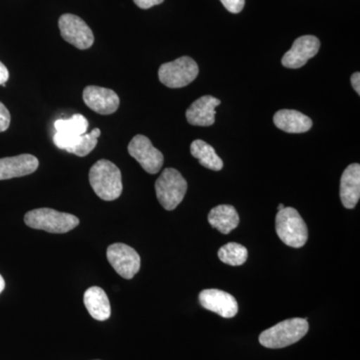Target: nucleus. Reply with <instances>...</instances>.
Here are the masks:
<instances>
[{"label":"nucleus","mask_w":360,"mask_h":360,"mask_svg":"<svg viewBox=\"0 0 360 360\" xmlns=\"http://www.w3.org/2000/svg\"><path fill=\"white\" fill-rule=\"evenodd\" d=\"M321 49V41L314 35H303L293 42L290 51L284 54L281 63L284 68H302L310 58H314Z\"/></svg>","instance_id":"11"},{"label":"nucleus","mask_w":360,"mask_h":360,"mask_svg":"<svg viewBox=\"0 0 360 360\" xmlns=\"http://www.w3.org/2000/svg\"><path fill=\"white\" fill-rule=\"evenodd\" d=\"M85 104L99 115H112L120 108V97L113 90L89 85L84 91Z\"/></svg>","instance_id":"12"},{"label":"nucleus","mask_w":360,"mask_h":360,"mask_svg":"<svg viewBox=\"0 0 360 360\" xmlns=\"http://www.w3.org/2000/svg\"><path fill=\"white\" fill-rule=\"evenodd\" d=\"M134 1L139 8L148 9L151 8L153 6L162 4L165 0H134Z\"/></svg>","instance_id":"24"},{"label":"nucleus","mask_w":360,"mask_h":360,"mask_svg":"<svg viewBox=\"0 0 360 360\" xmlns=\"http://www.w3.org/2000/svg\"><path fill=\"white\" fill-rule=\"evenodd\" d=\"M11 113L4 103H0V132L6 131L11 124Z\"/></svg>","instance_id":"23"},{"label":"nucleus","mask_w":360,"mask_h":360,"mask_svg":"<svg viewBox=\"0 0 360 360\" xmlns=\"http://www.w3.org/2000/svg\"><path fill=\"white\" fill-rule=\"evenodd\" d=\"M208 222L221 233L229 234L238 226V213L232 205L215 206L208 214Z\"/></svg>","instance_id":"19"},{"label":"nucleus","mask_w":360,"mask_h":360,"mask_svg":"<svg viewBox=\"0 0 360 360\" xmlns=\"http://www.w3.org/2000/svg\"><path fill=\"white\" fill-rule=\"evenodd\" d=\"M200 68L189 56H182L172 63H163L158 70L160 82L169 89H181L198 77Z\"/></svg>","instance_id":"6"},{"label":"nucleus","mask_w":360,"mask_h":360,"mask_svg":"<svg viewBox=\"0 0 360 360\" xmlns=\"http://www.w3.org/2000/svg\"><path fill=\"white\" fill-rule=\"evenodd\" d=\"M39 161L32 155L0 158V180L15 179L32 174L39 168Z\"/></svg>","instance_id":"15"},{"label":"nucleus","mask_w":360,"mask_h":360,"mask_svg":"<svg viewBox=\"0 0 360 360\" xmlns=\"http://www.w3.org/2000/svg\"><path fill=\"white\" fill-rule=\"evenodd\" d=\"M200 302L205 309L220 315L224 319H232L238 312V304L234 296L219 290H202Z\"/></svg>","instance_id":"13"},{"label":"nucleus","mask_w":360,"mask_h":360,"mask_svg":"<svg viewBox=\"0 0 360 360\" xmlns=\"http://www.w3.org/2000/svg\"><path fill=\"white\" fill-rule=\"evenodd\" d=\"M4 286H6V283H4V277L0 276V293H1L2 291H4Z\"/></svg>","instance_id":"27"},{"label":"nucleus","mask_w":360,"mask_h":360,"mask_svg":"<svg viewBox=\"0 0 360 360\" xmlns=\"http://www.w3.org/2000/svg\"><path fill=\"white\" fill-rule=\"evenodd\" d=\"M352 85L357 94H360V73L354 72L352 75Z\"/></svg>","instance_id":"26"},{"label":"nucleus","mask_w":360,"mask_h":360,"mask_svg":"<svg viewBox=\"0 0 360 360\" xmlns=\"http://www.w3.org/2000/svg\"><path fill=\"white\" fill-rule=\"evenodd\" d=\"M61 37L78 49H89L94 42V35L84 20L75 14L66 13L58 21Z\"/></svg>","instance_id":"8"},{"label":"nucleus","mask_w":360,"mask_h":360,"mask_svg":"<svg viewBox=\"0 0 360 360\" xmlns=\"http://www.w3.org/2000/svg\"><path fill=\"white\" fill-rule=\"evenodd\" d=\"M191 153L193 158L200 161L202 167L219 172L224 167L221 158L215 153L214 148L201 139H196L191 146Z\"/></svg>","instance_id":"20"},{"label":"nucleus","mask_w":360,"mask_h":360,"mask_svg":"<svg viewBox=\"0 0 360 360\" xmlns=\"http://www.w3.org/2000/svg\"><path fill=\"white\" fill-rule=\"evenodd\" d=\"M307 319H286L260 333L259 342L262 347L278 349L295 345L309 333Z\"/></svg>","instance_id":"2"},{"label":"nucleus","mask_w":360,"mask_h":360,"mask_svg":"<svg viewBox=\"0 0 360 360\" xmlns=\"http://www.w3.org/2000/svg\"><path fill=\"white\" fill-rule=\"evenodd\" d=\"M274 122L277 129L288 134H303L311 129L314 124L309 116L292 110L277 111L274 116Z\"/></svg>","instance_id":"17"},{"label":"nucleus","mask_w":360,"mask_h":360,"mask_svg":"<svg viewBox=\"0 0 360 360\" xmlns=\"http://www.w3.org/2000/svg\"><path fill=\"white\" fill-rule=\"evenodd\" d=\"M25 222L33 229H40L51 233H66L78 226L79 219L70 213L44 207L26 213Z\"/></svg>","instance_id":"3"},{"label":"nucleus","mask_w":360,"mask_h":360,"mask_svg":"<svg viewBox=\"0 0 360 360\" xmlns=\"http://www.w3.org/2000/svg\"><path fill=\"white\" fill-rule=\"evenodd\" d=\"M221 101L212 96H205L194 101L186 110V120L189 124L195 127H210L214 124L215 108L220 105Z\"/></svg>","instance_id":"14"},{"label":"nucleus","mask_w":360,"mask_h":360,"mask_svg":"<svg viewBox=\"0 0 360 360\" xmlns=\"http://www.w3.org/2000/svg\"><path fill=\"white\" fill-rule=\"evenodd\" d=\"M225 8L231 13H239L245 7V0H220Z\"/></svg>","instance_id":"22"},{"label":"nucleus","mask_w":360,"mask_h":360,"mask_svg":"<svg viewBox=\"0 0 360 360\" xmlns=\"http://www.w3.org/2000/svg\"><path fill=\"white\" fill-rule=\"evenodd\" d=\"M106 257L111 266L123 278H134L141 269V257L139 253L124 243H115L108 246Z\"/></svg>","instance_id":"10"},{"label":"nucleus","mask_w":360,"mask_h":360,"mask_svg":"<svg viewBox=\"0 0 360 360\" xmlns=\"http://www.w3.org/2000/svg\"><path fill=\"white\" fill-rule=\"evenodd\" d=\"M276 229L281 240L290 248H302L309 238L307 224L295 208L284 207L277 212Z\"/></svg>","instance_id":"4"},{"label":"nucleus","mask_w":360,"mask_h":360,"mask_svg":"<svg viewBox=\"0 0 360 360\" xmlns=\"http://www.w3.org/2000/svg\"><path fill=\"white\" fill-rule=\"evenodd\" d=\"M84 302L89 314L94 319L104 321L110 319L111 307L105 291L98 286H92L85 291Z\"/></svg>","instance_id":"18"},{"label":"nucleus","mask_w":360,"mask_h":360,"mask_svg":"<svg viewBox=\"0 0 360 360\" xmlns=\"http://www.w3.org/2000/svg\"><path fill=\"white\" fill-rule=\"evenodd\" d=\"M89 182L94 193L103 200H115L122 195V172L110 160H98L90 168Z\"/></svg>","instance_id":"1"},{"label":"nucleus","mask_w":360,"mask_h":360,"mask_svg":"<svg viewBox=\"0 0 360 360\" xmlns=\"http://www.w3.org/2000/svg\"><path fill=\"white\" fill-rule=\"evenodd\" d=\"M283 208H284L283 205H279L278 208H277V210H278V212H279V210H283Z\"/></svg>","instance_id":"28"},{"label":"nucleus","mask_w":360,"mask_h":360,"mask_svg":"<svg viewBox=\"0 0 360 360\" xmlns=\"http://www.w3.org/2000/svg\"><path fill=\"white\" fill-rule=\"evenodd\" d=\"M360 198V165L354 163L345 168L340 179V200L347 210H352Z\"/></svg>","instance_id":"16"},{"label":"nucleus","mask_w":360,"mask_h":360,"mask_svg":"<svg viewBox=\"0 0 360 360\" xmlns=\"http://www.w3.org/2000/svg\"><path fill=\"white\" fill-rule=\"evenodd\" d=\"M129 153L146 172L156 174L163 165L162 153L153 146L148 137L135 135L129 144Z\"/></svg>","instance_id":"9"},{"label":"nucleus","mask_w":360,"mask_h":360,"mask_svg":"<svg viewBox=\"0 0 360 360\" xmlns=\"http://www.w3.org/2000/svg\"><path fill=\"white\" fill-rule=\"evenodd\" d=\"M248 252L245 246L236 243H229L219 250V258L225 264L239 266L248 260Z\"/></svg>","instance_id":"21"},{"label":"nucleus","mask_w":360,"mask_h":360,"mask_svg":"<svg viewBox=\"0 0 360 360\" xmlns=\"http://www.w3.org/2000/svg\"><path fill=\"white\" fill-rule=\"evenodd\" d=\"M9 72L7 70L6 66L0 61V85L6 86L7 80H8Z\"/></svg>","instance_id":"25"},{"label":"nucleus","mask_w":360,"mask_h":360,"mask_svg":"<svg viewBox=\"0 0 360 360\" xmlns=\"http://www.w3.org/2000/svg\"><path fill=\"white\" fill-rule=\"evenodd\" d=\"M56 134H54V144L58 148L75 155L84 135L86 134L89 122L82 115H75L68 120H58L54 123Z\"/></svg>","instance_id":"7"},{"label":"nucleus","mask_w":360,"mask_h":360,"mask_svg":"<svg viewBox=\"0 0 360 360\" xmlns=\"http://www.w3.org/2000/svg\"><path fill=\"white\" fill-rule=\"evenodd\" d=\"M155 191L161 206L167 210H174L186 196L187 182L179 170L165 168L156 180Z\"/></svg>","instance_id":"5"}]
</instances>
